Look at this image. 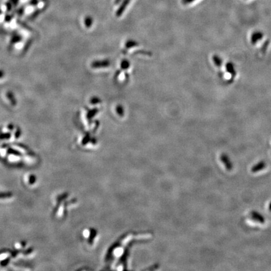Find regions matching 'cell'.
Returning a JSON list of instances; mask_svg holds the SVG:
<instances>
[{
    "mask_svg": "<svg viewBox=\"0 0 271 271\" xmlns=\"http://www.w3.org/2000/svg\"><path fill=\"white\" fill-rule=\"evenodd\" d=\"M220 160L221 161V163L224 164L225 168L229 171H232L233 169V165L232 161H231L230 158L229 157V156L225 154V153H222L220 155Z\"/></svg>",
    "mask_w": 271,
    "mask_h": 271,
    "instance_id": "6da1fadb",
    "label": "cell"
},
{
    "mask_svg": "<svg viewBox=\"0 0 271 271\" xmlns=\"http://www.w3.org/2000/svg\"><path fill=\"white\" fill-rule=\"evenodd\" d=\"M250 217L252 220L259 223V224H264L265 222V218L264 216L257 211L252 210L250 213Z\"/></svg>",
    "mask_w": 271,
    "mask_h": 271,
    "instance_id": "7a4b0ae2",
    "label": "cell"
},
{
    "mask_svg": "<svg viewBox=\"0 0 271 271\" xmlns=\"http://www.w3.org/2000/svg\"><path fill=\"white\" fill-rule=\"evenodd\" d=\"M265 167H266V163H265V161H264V160H262V161H260L259 162H258L257 164L254 165L252 167L251 171L253 173H258V172L262 171Z\"/></svg>",
    "mask_w": 271,
    "mask_h": 271,
    "instance_id": "3957f363",
    "label": "cell"
},
{
    "mask_svg": "<svg viewBox=\"0 0 271 271\" xmlns=\"http://www.w3.org/2000/svg\"><path fill=\"white\" fill-rule=\"evenodd\" d=\"M6 98L9 100L10 102L13 106L17 105V99L14 98V95L11 91H9L6 93Z\"/></svg>",
    "mask_w": 271,
    "mask_h": 271,
    "instance_id": "277c9868",
    "label": "cell"
},
{
    "mask_svg": "<svg viewBox=\"0 0 271 271\" xmlns=\"http://www.w3.org/2000/svg\"><path fill=\"white\" fill-rule=\"evenodd\" d=\"M4 77V72L2 70H0V79Z\"/></svg>",
    "mask_w": 271,
    "mask_h": 271,
    "instance_id": "5b68a950",
    "label": "cell"
},
{
    "mask_svg": "<svg viewBox=\"0 0 271 271\" xmlns=\"http://www.w3.org/2000/svg\"><path fill=\"white\" fill-rule=\"evenodd\" d=\"M269 210L270 212H271V201L270 202V203L269 205Z\"/></svg>",
    "mask_w": 271,
    "mask_h": 271,
    "instance_id": "8992f818",
    "label": "cell"
},
{
    "mask_svg": "<svg viewBox=\"0 0 271 271\" xmlns=\"http://www.w3.org/2000/svg\"><path fill=\"white\" fill-rule=\"evenodd\" d=\"M13 2H14V4H17L18 3V0H13Z\"/></svg>",
    "mask_w": 271,
    "mask_h": 271,
    "instance_id": "52a82bcc",
    "label": "cell"
}]
</instances>
